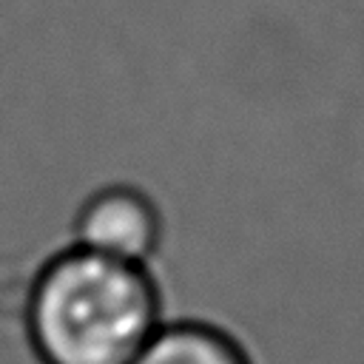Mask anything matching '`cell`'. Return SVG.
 <instances>
[{"mask_svg": "<svg viewBox=\"0 0 364 364\" xmlns=\"http://www.w3.org/2000/svg\"><path fill=\"white\" fill-rule=\"evenodd\" d=\"M131 364H256L236 333L208 318H165Z\"/></svg>", "mask_w": 364, "mask_h": 364, "instance_id": "3", "label": "cell"}, {"mask_svg": "<svg viewBox=\"0 0 364 364\" xmlns=\"http://www.w3.org/2000/svg\"><path fill=\"white\" fill-rule=\"evenodd\" d=\"M165 242V213L136 182H102L88 191L71 216L68 245L117 262L148 264Z\"/></svg>", "mask_w": 364, "mask_h": 364, "instance_id": "2", "label": "cell"}, {"mask_svg": "<svg viewBox=\"0 0 364 364\" xmlns=\"http://www.w3.org/2000/svg\"><path fill=\"white\" fill-rule=\"evenodd\" d=\"M20 316L40 364H131L165 304L154 267L63 245L31 273Z\"/></svg>", "mask_w": 364, "mask_h": 364, "instance_id": "1", "label": "cell"}]
</instances>
